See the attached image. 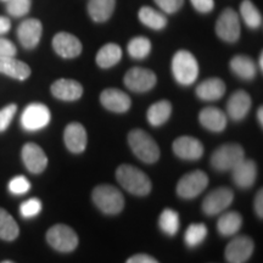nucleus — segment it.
<instances>
[{
  "label": "nucleus",
  "instance_id": "26",
  "mask_svg": "<svg viewBox=\"0 0 263 263\" xmlns=\"http://www.w3.org/2000/svg\"><path fill=\"white\" fill-rule=\"evenodd\" d=\"M116 0H89L88 14L94 22L103 24L114 14Z\"/></svg>",
  "mask_w": 263,
  "mask_h": 263
},
{
  "label": "nucleus",
  "instance_id": "39",
  "mask_svg": "<svg viewBox=\"0 0 263 263\" xmlns=\"http://www.w3.org/2000/svg\"><path fill=\"white\" fill-rule=\"evenodd\" d=\"M16 111H17V106L15 104H10L0 110V133L8 129L12 118L15 117Z\"/></svg>",
  "mask_w": 263,
  "mask_h": 263
},
{
  "label": "nucleus",
  "instance_id": "40",
  "mask_svg": "<svg viewBox=\"0 0 263 263\" xmlns=\"http://www.w3.org/2000/svg\"><path fill=\"white\" fill-rule=\"evenodd\" d=\"M154 2L166 14H174L180 10L184 4V0H154Z\"/></svg>",
  "mask_w": 263,
  "mask_h": 263
},
{
  "label": "nucleus",
  "instance_id": "8",
  "mask_svg": "<svg viewBox=\"0 0 263 263\" xmlns=\"http://www.w3.org/2000/svg\"><path fill=\"white\" fill-rule=\"evenodd\" d=\"M209 185V177L202 171H194L183 176L177 184V194L183 199L199 196Z\"/></svg>",
  "mask_w": 263,
  "mask_h": 263
},
{
  "label": "nucleus",
  "instance_id": "47",
  "mask_svg": "<svg viewBox=\"0 0 263 263\" xmlns=\"http://www.w3.org/2000/svg\"><path fill=\"white\" fill-rule=\"evenodd\" d=\"M259 62H258V64H259V70H263V54H262V52H261V54H259V60H258Z\"/></svg>",
  "mask_w": 263,
  "mask_h": 263
},
{
  "label": "nucleus",
  "instance_id": "41",
  "mask_svg": "<svg viewBox=\"0 0 263 263\" xmlns=\"http://www.w3.org/2000/svg\"><path fill=\"white\" fill-rule=\"evenodd\" d=\"M17 52L15 44L9 39L0 38V59L2 58H14Z\"/></svg>",
  "mask_w": 263,
  "mask_h": 263
},
{
  "label": "nucleus",
  "instance_id": "36",
  "mask_svg": "<svg viewBox=\"0 0 263 263\" xmlns=\"http://www.w3.org/2000/svg\"><path fill=\"white\" fill-rule=\"evenodd\" d=\"M32 0H8L6 2V11L14 17H22L27 15L31 10Z\"/></svg>",
  "mask_w": 263,
  "mask_h": 263
},
{
  "label": "nucleus",
  "instance_id": "27",
  "mask_svg": "<svg viewBox=\"0 0 263 263\" xmlns=\"http://www.w3.org/2000/svg\"><path fill=\"white\" fill-rule=\"evenodd\" d=\"M122 59V49L120 45L108 43L100 48L97 54V64L101 68H110L117 65Z\"/></svg>",
  "mask_w": 263,
  "mask_h": 263
},
{
  "label": "nucleus",
  "instance_id": "5",
  "mask_svg": "<svg viewBox=\"0 0 263 263\" xmlns=\"http://www.w3.org/2000/svg\"><path fill=\"white\" fill-rule=\"evenodd\" d=\"M244 159L245 151L242 146L239 144L230 143L217 147L211 156V164L213 168L219 172H228Z\"/></svg>",
  "mask_w": 263,
  "mask_h": 263
},
{
  "label": "nucleus",
  "instance_id": "38",
  "mask_svg": "<svg viewBox=\"0 0 263 263\" xmlns=\"http://www.w3.org/2000/svg\"><path fill=\"white\" fill-rule=\"evenodd\" d=\"M31 189V183L25 176L14 177L9 182V192L14 195H24Z\"/></svg>",
  "mask_w": 263,
  "mask_h": 263
},
{
  "label": "nucleus",
  "instance_id": "18",
  "mask_svg": "<svg viewBox=\"0 0 263 263\" xmlns=\"http://www.w3.org/2000/svg\"><path fill=\"white\" fill-rule=\"evenodd\" d=\"M232 177L235 185L241 189L251 188L257 178V166L255 161L244 159L232 170Z\"/></svg>",
  "mask_w": 263,
  "mask_h": 263
},
{
  "label": "nucleus",
  "instance_id": "44",
  "mask_svg": "<svg viewBox=\"0 0 263 263\" xmlns=\"http://www.w3.org/2000/svg\"><path fill=\"white\" fill-rule=\"evenodd\" d=\"M255 211H256V215L258 216V218L262 219V216H263V190L262 189L259 190L257 195H256Z\"/></svg>",
  "mask_w": 263,
  "mask_h": 263
},
{
  "label": "nucleus",
  "instance_id": "42",
  "mask_svg": "<svg viewBox=\"0 0 263 263\" xmlns=\"http://www.w3.org/2000/svg\"><path fill=\"white\" fill-rule=\"evenodd\" d=\"M196 11L201 12V14H207L211 12L215 8V2L213 0H190Z\"/></svg>",
  "mask_w": 263,
  "mask_h": 263
},
{
  "label": "nucleus",
  "instance_id": "31",
  "mask_svg": "<svg viewBox=\"0 0 263 263\" xmlns=\"http://www.w3.org/2000/svg\"><path fill=\"white\" fill-rule=\"evenodd\" d=\"M20 234V228L14 217L0 207V239L12 241Z\"/></svg>",
  "mask_w": 263,
  "mask_h": 263
},
{
  "label": "nucleus",
  "instance_id": "23",
  "mask_svg": "<svg viewBox=\"0 0 263 263\" xmlns=\"http://www.w3.org/2000/svg\"><path fill=\"white\" fill-rule=\"evenodd\" d=\"M226 94V84L221 78H209L196 88V95L203 101H216Z\"/></svg>",
  "mask_w": 263,
  "mask_h": 263
},
{
  "label": "nucleus",
  "instance_id": "14",
  "mask_svg": "<svg viewBox=\"0 0 263 263\" xmlns=\"http://www.w3.org/2000/svg\"><path fill=\"white\" fill-rule=\"evenodd\" d=\"M52 48L59 57L64 59L77 58L82 52V43L73 34L60 32L52 38Z\"/></svg>",
  "mask_w": 263,
  "mask_h": 263
},
{
  "label": "nucleus",
  "instance_id": "9",
  "mask_svg": "<svg viewBox=\"0 0 263 263\" xmlns=\"http://www.w3.org/2000/svg\"><path fill=\"white\" fill-rule=\"evenodd\" d=\"M216 34L227 43H235L240 38L239 15L234 10H223L216 22Z\"/></svg>",
  "mask_w": 263,
  "mask_h": 263
},
{
  "label": "nucleus",
  "instance_id": "12",
  "mask_svg": "<svg viewBox=\"0 0 263 263\" xmlns=\"http://www.w3.org/2000/svg\"><path fill=\"white\" fill-rule=\"evenodd\" d=\"M255 244L251 238L246 235L236 236L227 245L226 259L229 263H245L251 257Z\"/></svg>",
  "mask_w": 263,
  "mask_h": 263
},
{
  "label": "nucleus",
  "instance_id": "19",
  "mask_svg": "<svg viewBox=\"0 0 263 263\" xmlns=\"http://www.w3.org/2000/svg\"><path fill=\"white\" fill-rule=\"evenodd\" d=\"M51 94L59 100L76 101L83 95V87L80 82L60 78L51 84Z\"/></svg>",
  "mask_w": 263,
  "mask_h": 263
},
{
  "label": "nucleus",
  "instance_id": "46",
  "mask_svg": "<svg viewBox=\"0 0 263 263\" xmlns=\"http://www.w3.org/2000/svg\"><path fill=\"white\" fill-rule=\"evenodd\" d=\"M263 108H262V106L258 108V111H257V118H258V122H259V124H261V126H263Z\"/></svg>",
  "mask_w": 263,
  "mask_h": 263
},
{
  "label": "nucleus",
  "instance_id": "13",
  "mask_svg": "<svg viewBox=\"0 0 263 263\" xmlns=\"http://www.w3.org/2000/svg\"><path fill=\"white\" fill-rule=\"evenodd\" d=\"M22 161H24L26 168L31 173L39 174L47 168L48 157L44 150L34 143H27L22 147Z\"/></svg>",
  "mask_w": 263,
  "mask_h": 263
},
{
  "label": "nucleus",
  "instance_id": "30",
  "mask_svg": "<svg viewBox=\"0 0 263 263\" xmlns=\"http://www.w3.org/2000/svg\"><path fill=\"white\" fill-rule=\"evenodd\" d=\"M139 21L146 27L156 29H163L167 26V17L163 14H161L157 10L150 8V6H143L139 10Z\"/></svg>",
  "mask_w": 263,
  "mask_h": 263
},
{
  "label": "nucleus",
  "instance_id": "7",
  "mask_svg": "<svg viewBox=\"0 0 263 263\" xmlns=\"http://www.w3.org/2000/svg\"><path fill=\"white\" fill-rule=\"evenodd\" d=\"M51 114L44 104L33 103L25 108L21 115V126L27 132H37L45 128L50 122Z\"/></svg>",
  "mask_w": 263,
  "mask_h": 263
},
{
  "label": "nucleus",
  "instance_id": "43",
  "mask_svg": "<svg viewBox=\"0 0 263 263\" xmlns=\"http://www.w3.org/2000/svg\"><path fill=\"white\" fill-rule=\"evenodd\" d=\"M126 263H159V261L154 257H151L149 255L139 254V255L132 256V257L127 259Z\"/></svg>",
  "mask_w": 263,
  "mask_h": 263
},
{
  "label": "nucleus",
  "instance_id": "35",
  "mask_svg": "<svg viewBox=\"0 0 263 263\" xmlns=\"http://www.w3.org/2000/svg\"><path fill=\"white\" fill-rule=\"evenodd\" d=\"M207 227L203 223H193L186 229L184 240L189 248H196L199 246L207 236Z\"/></svg>",
  "mask_w": 263,
  "mask_h": 263
},
{
  "label": "nucleus",
  "instance_id": "21",
  "mask_svg": "<svg viewBox=\"0 0 263 263\" xmlns=\"http://www.w3.org/2000/svg\"><path fill=\"white\" fill-rule=\"evenodd\" d=\"M251 108V98L245 90H238L232 94L227 103V115L233 121H241Z\"/></svg>",
  "mask_w": 263,
  "mask_h": 263
},
{
  "label": "nucleus",
  "instance_id": "25",
  "mask_svg": "<svg viewBox=\"0 0 263 263\" xmlns=\"http://www.w3.org/2000/svg\"><path fill=\"white\" fill-rule=\"evenodd\" d=\"M229 66L233 73L245 81L254 80L256 73H257V67H256L254 60L251 58L245 57V55H236L232 59Z\"/></svg>",
  "mask_w": 263,
  "mask_h": 263
},
{
  "label": "nucleus",
  "instance_id": "28",
  "mask_svg": "<svg viewBox=\"0 0 263 263\" xmlns=\"http://www.w3.org/2000/svg\"><path fill=\"white\" fill-rule=\"evenodd\" d=\"M172 114V104L168 100H160L147 110V121L151 126L160 127L166 123Z\"/></svg>",
  "mask_w": 263,
  "mask_h": 263
},
{
  "label": "nucleus",
  "instance_id": "29",
  "mask_svg": "<svg viewBox=\"0 0 263 263\" xmlns=\"http://www.w3.org/2000/svg\"><path fill=\"white\" fill-rule=\"evenodd\" d=\"M241 216L240 213L235 211L227 212L224 215L219 217L218 222H217V230L223 236H232L235 235L241 228Z\"/></svg>",
  "mask_w": 263,
  "mask_h": 263
},
{
  "label": "nucleus",
  "instance_id": "34",
  "mask_svg": "<svg viewBox=\"0 0 263 263\" xmlns=\"http://www.w3.org/2000/svg\"><path fill=\"white\" fill-rule=\"evenodd\" d=\"M128 54L137 60L145 59L151 51V42L146 37H136L128 43Z\"/></svg>",
  "mask_w": 263,
  "mask_h": 263
},
{
  "label": "nucleus",
  "instance_id": "2",
  "mask_svg": "<svg viewBox=\"0 0 263 263\" xmlns=\"http://www.w3.org/2000/svg\"><path fill=\"white\" fill-rule=\"evenodd\" d=\"M128 144L138 159L145 163H155L160 159V147L145 130L133 129L128 134Z\"/></svg>",
  "mask_w": 263,
  "mask_h": 263
},
{
  "label": "nucleus",
  "instance_id": "15",
  "mask_svg": "<svg viewBox=\"0 0 263 263\" xmlns=\"http://www.w3.org/2000/svg\"><path fill=\"white\" fill-rule=\"evenodd\" d=\"M43 33L42 22L38 18L25 20L17 28V37L25 49H34L39 44Z\"/></svg>",
  "mask_w": 263,
  "mask_h": 263
},
{
  "label": "nucleus",
  "instance_id": "24",
  "mask_svg": "<svg viewBox=\"0 0 263 263\" xmlns=\"http://www.w3.org/2000/svg\"><path fill=\"white\" fill-rule=\"evenodd\" d=\"M0 73L9 76L14 80L25 81L31 76V68L27 64L14 58L0 59Z\"/></svg>",
  "mask_w": 263,
  "mask_h": 263
},
{
  "label": "nucleus",
  "instance_id": "33",
  "mask_svg": "<svg viewBox=\"0 0 263 263\" xmlns=\"http://www.w3.org/2000/svg\"><path fill=\"white\" fill-rule=\"evenodd\" d=\"M159 224L164 234L171 236L176 235L180 227L179 215L172 209H164L160 215Z\"/></svg>",
  "mask_w": 263,
  "mask_h": 263
},
{
  "label": "nucleus",
  "instance_id": "4",
  "mask_svg": "<svg viewBox=\"0 0 263 263\" xmlns=\"http://www.w3.org/2000/svg\"><path fill=\"white\" fill-rule=\"evenodd\" d=\"M172 73L176 81L182 85H190L199 76V64L190 51L179 50L172 60Z\"/></svg>",
  "mask_w": 263,
  "mask_h": 263
},
{
  "label": "nucleus",
  "instance_id": "3",
  "mask_svg": "<svg viewBox=\"0 0 263 263\" xmlns=\"http://www.w3.org/2000/svg\"><path fill=\"white\" fill-rule=\"evenodd\" d=\"M91 197L98 209L106 215H117L124 207L122 193L114 185H108V184L98 185L91 193Z\"/></svg>",
  "mask_w": 263,
  "mask_h": 263
},
{
  "label": "nucleus",
  "instance_id": "16",
  "mask_svg": "<svg viewBox=\"0 0 263 263\" xmlns=\"http://www.w3.org/2000/svg\"><path fill=\"white\" fill-rule=\"evenodd\" d=\"M100 103L108 111L123 114L129 110L132 100L129 95L117 88H107L100 94Z\"/></svg>",
  "mask_w": 263,
  "mask_h": 263
},
{
  "label": "nucleus",
  "instance_id": "32",
  "mask_svg": "<svg viewBox=\"0 0 263 263\" xmlns=\"http://www.w3.org/2000/svg\"><path fill=\"white\" fill-rule=\"evenodd\" d=\"M240 14L246 26L252 29H257L262 26V15L251 0H242L240 5Z\"/></svg>",
  "mask_w": 263,
  "mask_h": 263
},
{
  "label": "nucleus",
  "instance_id": "22",
  "mask_svg": "<svg viewBox=\"0 0 263 263\" xmlns=\"http://www.w3.org/2000/svg\"><path fill=\"white\" fill-rule=\"evenodd\" d=\"M199 121L201 126L205 127L206 129L219 133V132L226 129L228 118H227V115L223 112L221 108L210 106L202 108L201 112L199 114Z\"/></svg>",
  "mask_w": 263,
  "mask_h": 263
},
{
  "label": "nucleus",
  "instance_id": "48",
  "mask_svg": "<svg viewBox=\"0 0 263 263\" xmlns=\"http://www.w3.org/2000/svg\"><path fill=\"white\" fill-rule=\"evenodd\" d=\"M2 263H14L12 261H4V262H2Z\"/></svg>",
  "mask_w": 263,
  "mask_h": 263
},
{
  "label": "nucleus",
  "instance_id": "37",
  "mask_svg": "<svg viewBox=\"0 0 263 263\" xmlns=\"http://www.w3.org/2000/svg\"><path fill=\"white\" fill-rule=\"evenodd\" d=\"M42 201L38 197H31V199L26 200L25 202L21 203L20 206V213L25 218H33V217L38 216L42 211Z\"/></svg>",
  "mask_w": 263,
  "mask_h": 263
},
{
  "label": "nucleus",
  "instance_id": "49",
  "mask_svg": "<svg viewBox=\"0 0 263 263\" xmlns=\"http://www.w3.org/2000/svg\"><path fill=\"white\" fill-rule=\"evenodd\" d=\"M4 2H8V0H4Z\"/></svg>",
  "mask_w": 263,
  "mask_h": 263
},
{
  "label": "nucleus",
  "instance_id": "45",
  "mask_svg": "<svg viewBox=\"0 0 263 263\" xmlns=\"http://www.w3.org/2000/svg\"><path fill=\"white\" fill-rule=\"evenodd\" d=\"M11 28V22L8 17H4V16H0V35L8 33Z\"/></svg>",
  "mask_w": 263,
  "mask_h": 263
},
{
  "label": "nucleus",
  "instance_id": "20",
  "mask_svg": "<svg viewBox=\"0 0 263 263\" xmlns=\"http://www.w3.org/2000/svg\"><path fill=\"white\" fill-rule=\"evenodd\" d=\"M64 140H65L66 147H67L71 153L73 154L83 153L85 147H87V143H88L85 128L78 122L70 123L65 129Z\"/></svg>",
  "mask_w": 263,
  "mask_h": 263
},
{
  "label": "nucleus",
  "instance_id": "11",
  "mask_svg": "<svg viewBox=\"0 0 263 263\" xmlns=\"http://www.w3.org/2000/svg\"><path fill=\"white\" fill-rule=\"evenodd\" d=\"M234 193L227 186H221L212 190L202 201V211L207 216H216L224 211L232 205Z\"/></svg>",
  "mask_w": 263,
  "mask_h": 263
},
{
  "label": "nucleus",
  "instance_id": "1",
  "mask_svg": "<svg viewBox=\"0 0 263 263\" xmlns=\"http://www.w3.org/2000/svg\"><path fill=\"white\" fill-rule=\"evenodd\" d=\"M116 179L128 193L137 196H145L151 192L153 184L143 171L130 164H121L116 171Z\"/></svg>",
  "mask_w": 263,
  "mask_h": 263
},
{
  "label": "nucleus",
  "instance_id": "6",
  "mask_svg": "<svg viewBox=\"0 0 263 263\" xmlns=\"http://www.w3.org/2000/svg\"><path fill=\"white\" fill-rule=\"evenodd\" d=\"M47 241L57 251L71 252L78 246V235L71 227L55 224L48 230Z\"/></svg>",
  "mask_w": 263,
  "mask_h": 263
},
{
  "label": "nucleus",
  "instance_id": "17",
  "mask_svg": "<svg viewBox=\"0 0 263 263\" xmlns=\"http://www.w3.org/2000/svg\"><path fill=\"white\" fill-rule=\"evenodd\" d=\"M173 151L180 159L197 160L203 155V146L196 138L184 136L173 141Z\"/></svg>",
  "mask_w": 263,
  "mask_h": 263
},
{
  "label": "nucleus",
  "instance_id": "10",
  "mask_svg": "<svg viewBox=\"0 0 263 263\" xmlns=\"http://www.w3.org/2000/svg\"><path fill=\"white\" fill-rule=\"evenodd\" d=\"M157 77L153 71L144 67H133L124 76V84L136 93H145L156 85Z\"/></svg>",
  "mask_w": 263,
  "mask_h": 263
}]
</instances>
